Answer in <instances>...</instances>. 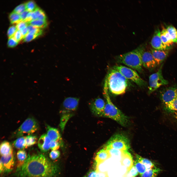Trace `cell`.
<instances>
[{"label":"cell","instance_id":"45","mask_svg":"<svg viewBox=\"0 0 177 177\" xmlns=\"http://www.w3.org/2000/svg\"><path fill=\"white\" fill-rule=\"evenodd\" d=\"M97 173V177H109L108 173L106 172H99Z\"/></svg>","mask_w":177,"mask_h":177},{"label":"cell","instance_id":"29","mask_svg":"<svg viewBox=\"0 0 177 177\" xmlns=\"http://www.w3.org/2000/svg\"><path fill=\"white\" fill-rule=\"evenodd\" d=\"M37 138L35 136L30 135L26 136L25 142L26 148L36 144L37 141Z\"/></svg>","mask_w":177,"mask_h":177},{"label":"cell","instance_id":"16","mask_svg":"<svg viewBox=\"0 0 177 177\" xmlns=\"http://www.w3.org/2000/svg\"><path fill=\"white\" fill-rule=\"evenodd\" d=\"M51 141L46 134H43L41 135L38 140V147L42 151L46 152L50 148Z\"/></svg>","mask_w":177,"mask_h":177},{"label":"cell","instance_id":"11","mask_svg":"<svg viewBox=\"0 0 177 177\" xmlns=\"http://www.w3.org/2000/svg\"><path fill=\"white\" fill-rule=\"evenodd\" d=\"M14 164L13 153L7 156H2L0 161V173L11 171L13 169Z\"/></svg>","mask_w":177,"mask_h":177},{"label":"cell","instance_id":"34","mask_svg":"<svg viewBox=\"0 0 177 177\" xmlns=\"http://www.w3.org/2000/svg\"><path fill=\"white\" fill-rule=\"evenodd\" d=\"M106 150L108 151L111 156H120L121 157L123 151H124L113 149H110Z\"/></svg>","mask_w":177,"mask_h":177},{"label":"cell","instance_id":"12","mask_svg":"<svg viewBox=\"0 0 177 177\" xmlns=\"http://www.w3.org/2000/svg\"><path fill=\"white\" fill-rule=\"evenodd\" d=\"M105 104L104 101L102 99L96 98L92 100L90 104L91 111L95 116L101 117Z\"/></svg>","mask_w":177,"mask_h":177},{"label":"cell","instance_id":"25","mask_svg":"<svg viewBox=\"0 0 177 177\" xmlns=\"http://www.w3.org/2000/svg\"><path fill=\"white\" fill-rule=\"evenodd\" d=\"M28 23V24L41 29L46 27L48 25L46 20L38 19L32 20Z\"/></svg>","mask_w":177,"mask_h":177},{"label":"cell","instance_id":"2","mask_svg":"<svg viewBox=\"0 0 177 177\" xmlns=\"http://www.w3.org/2000/svg\"><path fill=\"white\" fill-rule=\"evenodd\" d=\"M105 79L103 94L106 99V103L101 117L111 118L122 126H127L129 122V118L112 102L108 93L107 81Z\"/></svg>","mask_w":177,"mask_h":177},{"label":"cell","instance_id":"42","mask_svg":"<svg viewBox=\"0 0 177 177\" xmlns=\"http://www.w3.org/2000/svg\"><path fill=\"white\" fill-rule=\"evenodd\" d=\"M60 155L59 152L57 150H52L49 154V157L52 159L54 160L58 158Z\"/></svg>","mask_w":177,"mask_h":177},{"label":"cell","instance_id":"39","mask_svg":"<svg viewBox=\"0 0 177 177\" xmlns=\"http://www.w3.org/2000/svg\"><path fill=\"white\" fill-rule=\"evenodd\" d=\"M59 141H51L50 146V149L53 150H57L58 149L60 146V144Z\"/></svg>","mask_w":177,"mask_h":177},{"label":"cell","instance_id":"26","mask_svg":"<svg viewBox=\"0 0 177 177\" xmlns=\"http://www.w3.org/2000/svg\"><path fill=\"white\" fill-rule=\"evenodd\" d=\"M166 29L174 43H177V30L176 29L172 26H169Z\"/></svg>","mask_w":177,"mask_h":177},{"label":"cell","instance_id":"32","mask_svg":"<svg viewBox=\"0 0 177 177\" xmlns=\"http://www.w3.org/2000/svg\"><path fill=\"white\" fill-rule=\"evenodd\" d=\"M28 33L36 34L38 36L42 35L43 32V30L41 28L35 27L30 25L28 24L27 27Z\"/></svg>","mask_w":177,"mask_h":177},{"label":"cell","instance_id":"30","mask_svg":"<svg viewBox=\"0 0 177 177\" xmlns=\"http://www.w3.org/2000/svg\"><path fill=\"white\" fill-rule=\"evenodd\" d=\"M166 107L168 110L174 112L177 118V97Z\"/></svg>","mask_w":177,"mask_h":177},{"label":"cell","instance_id":"37","mask_svg":"<svg viewBox=\"0 0 177 177\" xmlns=\"http://www.w3.org/2000/svg\"><path fill=\"white\" fill-rule=\"evenodd\" d=\"M39 36L38 35L28 33L23 38V41L28 42L35 39Z\"/></svg>","mask_w":177,"mask_h":177},{"label":"cell","instance_id":"18","mask_svg":"<svg viewBox=\"0 0 177 177\" xmlns=\"http://www.w3.org/2000/svg\"><path fill=\"white\" fill-rule=\"evenodd\" d=\"M46 134L51 141L61 140V136L59 130L56 128L47 125L46 126Z\"/></svg>","mask_w":177,"mask_h":177},{"label":"cell","instance_id":"6","mask_svg":"<svg viewBox=\"0 0 177 177\" xmlns=\"http://www.w3.org/2000/svg\"><path fill=\"white\" fill-rule=\"evenodd\" d=\"M106 149H113L127 151L130 148L128 138L121 134H117L113 136L103 147Z\"/></svg>","mask_w":177,"mask_h":177},{"label":"cell","instance_id":"10","mask_svg":"<svg viewBox=\"0 0 177 177\" xmlns=\"http://www.w3.org/2000/svg\"><path fill=\"white\" fill-rule=\"evenodd\" d=\"M160 95L162 100L166 106L177 97V88L173 87L166 88L161 92Z\"/></svg>","mask_w":177,"mask_h":177},{"label":"cell","instance_id":"31","mask_svg":"<svg viewBox=\"0 0 177 177\" xmlns=\"http://www.w3.org/2000/svg\"><path fill=\"white\" fill-rule=\"evenodd\" d=\"M134 165L140 175L144 173L147 169L145 165L137 159L134 161Z\"/></svg>","mask_w":177,"mask_h":177},{"label":"cell","instance_id":"48","mask_svg":"<svg viewBox=\"0 0 177 177\" xmlns=\"http://www.w3.org/2000/svg\"><path fill=\"white\" fill-rule=\"evenodd\" d=\"M84 177H86V176H85Z\"/></svg>","mask_w":177,"mask_h":177},{"label":"cell","instance_id":"33","mask_svg":"<svg viewBox=\"0 0 177 177\" xmlns=\"http://www.w3.org/2000/svg\"><path fill=\"white\" fill-rule=\"evenodd\" d=\"M25 3L27 10L29 12H33L38 7L33 0H29Z\"/></svg>","mask_w":177,"mask_h":177},{"label":"cell","instance_id":"7","mask_svg":"<svg viewBox=\"0 0 177 177\" xmlns=\"http://www.w3.org/2000/svg\"><path fill=\"white\" fill-rule=\"evenodd\" d=\"M39 128V125L37 121L33 118H29L15 132L13 136L18 138L25 134L30 135L36 131Z\"/></svg>","mask_w":177,"mask_h":177},{"label":"cell","instance_id":"15","mask_svg":"<svg viewBox=\"0 0 177 177\" xmlns=\"http://www.w3.org/2000/svg\"><path fill=\"white\" fill-rule=\"evenodd\" d=\"M151 52L157 65L161 64L167 58L168 50H161L152 49Z\"/></svg>","mask_w":177,"mask_h":177},{"label":"cell","instance_id":"3","mask_svg":"<svg viewBox=\"0 0 177 177\" xmlns=\"http://www.w3.org/2000/svg\"><path fill=\"white\" fill-rule=\"evenodd\" d=\"M145 50V45L142 44L131 51L116 56V59L118 62L141 73L143 71L142 55Z\"/></svg>","mask_w":177,"mask_h":177},{"label":"cell","instance_id":"20","mask_svg":"<svg viewBox=\"0 0 177 177\" xmlns=\"http://www.w3.org/2000/svg\"><path fill=\"white\" fill-rule=\"evenodd\" d=\"M108 151L103 148L97 153L95 158L96 164L103 162L111 157Z\"/></svg>","mask_w":177,"mask_h":177},{"label":"cell","instance_id":"28","mask_svg":"<svg viewBox=\"0 0 177 177\" xmlns=\"http://www.w3.org/2000/svg\"><path fill=\"white\" fill-rule=\"evenodd\" d=\"M9 18L11 24H17L22 21L20 14L13 11L9 14Z\"/></svg>","mask_w":177,"mask_h":177},{"label":"cell","instance_id":"36","mask_svg":"<svg viewBox=\"0 0 177 177\" xmlns=\"http://www.w3.org/2000/svg\"><path fill=\"white\" fill-rule=\"evenodd\" d=\"M138 173L134 165L131 169L126 173V177H135L137 176Z\"/></svg>","mask_w":177,"mask_h":177},{"label":"cell","instance_id":"21","mask_svg":"<svg viewBox=\"0 0 177 177\" xmlns=\"http://www.w3.org/2000/svg\"><path fill=\"white\" fill-rule=\"evenodd\" d=\"M0 152L2 156H6L13 153V149L10 143L6 141H4L1 144Z\"/></svg>","mask_w":177,"mask_h":177},{"label":"cell","instance_id":"44","mask_svg":"<svg viewBox=\"0 0 177 177\" xmlns=\"http://www.w3.org/2000/svg\"><path fill=\"white\" fill-rule=\"evenodd\" d=\"M29 11L26 10L20 14L22 21H25L28 14L30 12Z\"/></svg>","mask_w":177,"mask_h":177},{"label":"cell","instance_id":"43","mask_svg":"<svg viewBox=\"0 0 177 177\" xmlns=\"http://www.w3.org/2000/svg\"><path fill=\"white\" fill-rule=\"evenodd\" d=\"M13 37L18 42L23 38L21 31L18 30L16 31Z\"/></svg>","mask_w":177,"mask_h":177},{"label":"cell","instance_id":"8","mask_svg":"<svg viewBox=\"0 0 177 177\" xmlns=\"http://www.w3.org/2000/svg\"><path fill=\"white\" fill-rule=\"evenodd\" d=\"M113 69L120 73L126 79L130 80L140 87L146 85V82L142 79L137 73L130 68L122 65H116Z\"/></svg>","mask_w":177,"mask_h":177},{"label":"cell","instance_id":"14","mask_svg":"<svg viewBox=\"0 0 177 177\" xmlns=\"http://www.w3.org/2000/svg\"><path fill=\"white\" fill-rule=\"evenodd\" d=\"M161 32L159 29L155 31L151 41V44L153 49L158 50H168L170 48L163 44L160 37Z\"/></svg>","mask_w":177,"mask_h":177},{"label":"cell","instance_id":"41","mask_svg":"<svg viewBox=\"0 0 177 177\" xmlns=\"http://www.w3.org/2000/svg\"><path fill=\"white\" fill-rule=\"evenodd\" d=\"M28 25V23L24 21H21L17 24L16 26L17 30L21 31L27 28Z\"/></svg>","mask_w":177,"mask_h":177},{"label":"cell","instance_id":"13","mask_svg":"<svg viewBox=\"0 0 177 177\" xmlns=\"http://www.w3.org/2000/svg\"><path fill=\"white\" fill-rule=\"evenodd\" d=\"M142 59L143 65L150 71L153 70L158 65L151 52L145 50L142 54Z\"/></svg>","mask_w":177,"mask_h":177},{"label":"cell","instance_id":"35","mask_svg":"<svg viewBox=\"0 0 177 177\" xmlns=\"http://www.w3.org/2000/svg\"><path fill=\"white\" fill-rule=\"evenodd\" d=\"M26 10L27 9L25 3H23L16 6L13 11L20 14Z\"/></svg>","mask_w":177,"mask_h":177},{"label":"cell","instance_id":"38","mask_svg":"<svg viewBox=\"0 0 177 177\" xmlns=\"http://www.w3.org/2000/svg\"><path fill=\"white\" fill-rule=\"evenodd\" d=\"M17 30L16 26L13 25L10 26L7 32V34L9 38L13 37Z\"/></svg>","mask_w":177,"mask_h":177},{"label":"cell","instance_id":"40","mask_svg":"<svg viewBox=\"0 0 177 177\" xmlns=\"http://www.w3.org/2000/svg\"><path fill=\"white\" fill-rule=\"evenodd\" d=\"M18 43L12 37L9 38L7 43L8 46L9 47H14L17 45Z\"/></svg>","mask_w":177,"mask_h":177},{"label":"cell","instance_id":"1","mask_svg":"<svg viewBox=\"0 0 177 177\" xmlns=\"http://www.w3.org/2000/svg\"><path fill=\"white\" fill-rule=\"evenodd\" d=\"M17 169L20 177H52L55 171L49 159L41 154L29 156L24 164Z\"/></svg>","mask_w":177,"mask_h":177},{"label":"cell","instance_id":"5","mask_svg":"<svg viewBox=\"0 0 177 177\" xmlns=\"http://www.w3.org/2000/svg\"><path fill=\"white\" fill-rule=\"evenodd\" d=\"M79 99L68 97L64 100L61 110V118L59 126L62 131L69 119L73 116L78 105Z\"/></svg>","mask_w":177,"mask_h":177},{"label":"cell","instance_id":"17","mask_svg":"<svg viewBox=\"0 0 177 177\" xmlns=\"http://www.w3.org/2000/svg\"><path fill=\"white\" fill-rule=\"evenodd\" d=\"M120 162L122 165L127 169V172L129 171L133 165V159L131 154L127 151H124L121 157Z\"/></svg>","mask_w":177,"mask_h":177},{"label":"cell","instance_id":"46","mask_svg":"<svg viewBox=\"0 0 177 177\" xmlns=\"http://www.w3.org/2000/svg\"><path fill=\"white\" fill-rule=\"evenodd\" d=\"M88 177H97V173L96 171H92L90 172L88 175Z\"/></svg>","mask_w":177,"mask_h":177},{"label":"cell","instance_id":"47","mask_svg":"<svg viewBox=\"0 0 177 177\" xmlns=\"http://www.w3.org/2000/svg\"><path fill=\"white\" fill-rule=\"evenodd\" d=\"M20 31L21 33L23 38L28 33V31L27 27Z\"/></svg>","mask_w":177,"mask_h":177},{"label":"cell","instance_id":"24","mask_svg":"<svg viewBox=\"0 0 177 177\" xmlns=\"http://www.w3.org/2000/svg\"><path fill=\"white\" fill-rule=\"evenodd\" d=\"M25 138V136L18 137L13 142V146L16 148L20 150H23L26 148Z\"/></svg>","mask_w":177,"mask_h":177},{"label":"cell","instance_id":"22","mask_svg":"<svg viewBox=\"0 0 177 177\" xmlns=\"http://www.w3.org/2000/svg\"><path fill=\"white\" fill-rule=\"evenodd\" d=\"M26 151L23 150H20L17 153V169L20 168L24 164L28 158Z\"/></svg>","mask_w":177,"mask_h":177},{"label":"cell","instance_id":"9","mask_svg":"<svg viewBox=\"0 0 177 177\" xmlns=\"http://www.w3.org/2000/svg\"><path fill=\"white\" fill-rule=\"evenodd\" d=\"M163 64L161 65L158 71L150 75L149 77L148 93L150 94L161 86L168 83L167 80L163 77L162 72Z\"/></svg>","mask_w":177,"mask_h":177},{"label":"cell","instance_id":"27","mask_svg":"<svg viewBox=\"0 0 177 177\" xmlns=\"http://www.w3.org/2000/svg\"><path fill=\"white\" fill-rule=\"evenodd\" d=\"M136 159L145 165L147 169L155 166L152 162L148 159L143 158L138 155H136Z\"/></svg>","mask_w":177,"mask_h":177},{"label":"cell","instance_id":"19","mask_svg":"<svg viewBox=\"0 0 177 177\" xmlns=\"http://www.w3.org/2000/svg\"><path fill=\"white\" fill-rule=\"evenodd\" d=\"M160 37L164 45L171 48L174 43L166 28H163L161 32Z\"/></svg>","mask_w":177,"mask_h":177},{"label":"cell","instance_id":"23","mask_svg":"<svg viewBox=\"0 0 177 177\" xmlns=\"http://www.w3.org/2000/svg\"><path fill=\"white\" fill-rule=\"evenodd\" d=\"M161 170L156 166L147 169L144 173L140 175V177H156Z\"/></svg>","mask_w":177,"mask_h":177},{"label":"cell","instance_id":"4","mask_svg":"<svg viewBox=\"0 0 177 177\" xmlns=\"http://www.w3.org/2000/svg\"><path fill=\"white\" fill-rule=\"evenodd\" d=\"M106 79L108 89L115 95L124 93L130 85L128 80L119 72L113 68L109 71Z\"/></svg>","mask_w":177,"mask_h":177}]
</instances>
